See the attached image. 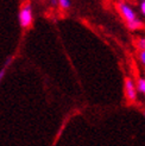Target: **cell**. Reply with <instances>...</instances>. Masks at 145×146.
<instances>
[{"instance_id": "6da1fadb", "label": "cell", "mask_w": 145, "mask_h": 146, "mask_svg": "<svg viewBox=\"0 0 145 146\" xmlns=\"http://www.w3.org/2000/svg\"><path fill=\"white\" fill-rule=\"evenodd\" d=\"M19 24L21 27L27 29L32 25L33 21V13H32V7L30 4H26L20 9L19 11Z\"/></svg>"}, {"instance_id": "7a4b0ae2", "label": "cell", "mask_w": 145, "mask_h": 146, "mask_svg": "<svg viewBox=\"0 0 145 146\" xmlns=\"http://www.w3.org/2000/svg\"><path fill=\"white\" fill-rule=\"evenodd\" d=\"M137 83L133 81L131 77H125L124 80V94L127 101L134 102L137 100Z\"/></svg>"}, {"instance_id": "3957f363", "label": "cell", "mask_w": 145, "mask_h": 146, "mask_svg": "<svg viewBox=\"0 0 145 146\" xmlns=\"http://www.w3.org/2000/svg\"><path fill=\"white\" fill-rule=\"evenodd\" d=\"M118 11L120 13V16L126 21V24L138 18L137 17L136 11L133 10V7L131 5H128L127 3H125V1H119L118 3Z\"/></svg>"}, {"instance_id": "277c9868", "label": "cell", "mask_w": 145, "mask_h": 146, "mask_svg": "<svg viewBox=\"0 0 145 146\" xmlns=\"http://www.w3.org/2000/svg\"><path fill=\"white\" fill-rule=\"evenodd\" d=\"M127 27H128V30H131V31H137V30H140V29L143 27V23H142V20L139 18H137L132 21H130V23L126 24Z\"/></svg>"}, {"instance_id": "5b68a950", "label": "cell", "mask_w": 145, "mask_h": 146, "mask_svg": "<svg viewBox=\"0 0 145 146\" xmlns=\"http://www.w3.org/2000/svg\"><path fill=\"white\" fill-rule=\"evenodd\" d=\"M137 89L145 96V78L144 77H139L137 80Z\"/></svg>"}, {"instance_id": "8992f818", "label": "cell", "mask_w": 145, "mask_h": 146, "mask_svg": "<svg viewBox=\"0 0 145 146\" xmlns=\"http://www.w3.org/2000/svg\"><path fill=\"white\" fill-rule=\"evenodd\" d=\"M57 5H59L62 10H68L71 6V1L70 0H59V4Z\"/></svg>"}, {"instance_id": "52a82bcc", "label": "cell", "mask_w": 145, "mask_h": 146, "mask_svg": "<svg viewBox=\"0 0 145 146\" xmlns=\"http://www.w3.org/2000/svg\"><path fill=\"white\" fill-rule=\"evenodd\" d=\"M136 45L139 50H144L145 49V37H140V38L137 39Z\"/></svg>"}, {"instance_id": "ba28073f", "label": "cell", "mask_w": 145, "mask_h": 146, "mask_svg": "<svg viewBox=\"0 0 145 146\" xmlns=\"http://www.w3.org/2000/svg\"><path fill=\"white\" fill-rule=\"evenodd\" d=\"M138 60H139V62L145 67V49L144 50H139V52H138Z\"/></svg>"}, {"instance_id": "9c48e42d", "label": "cell", "mask_w": 145, "mask_h": 146, "mask_svg": "<svg viewBox=\"0 0 145 146\" xmlns=\"http://www.w3.org/2000/svg\"><path fill=\"white\" fill-rule=\"evenodd\" d=\"M10 62H11V58H10V60H7V62H6V64H5V67H4L1 70H0V82H1L3 77L5 76V72H6V67L10 64Z\"/></svg>"}, {"instance_id": "30bf717a", "label": "cell", "mask_w": 145, "mask_h": 146, "mask_svg": "<svg viewBox=\"0 0 145 146\" xmlns=\"http://www.w3.org/2000/svg\"><path fill=\"white\" fill-rule=\"evenodd\" d=\"M139 10H140L142 14L145 17V0H142V3H140V5H139Z\"/></svg>"}, {"instance_id": "8fae6325", "label": "cell", "mask_w": 145, "mask_h": 146, "mask_svg": "<svg viewBox=\"0 0 145 146\" xmlns=\"http://www.w3.org/2000/svg\"><path fill=\"white\" fill-rule=\"evenodd\" d=\"M50 4H51L53 6H57V4H59V0H50Z\"/></svg>"}, {"instance_id": "7c38bea8", "label": "cell", "mask_w": 145, "mask_h": 146, "mask_svg": "<svg viewBox=\"0 0 145 146\" xmlns=\"http://www.w3.org/2000/svg\"><path fill=\"white\" fill-rule=\"evenodd\" d=\"M144 116H145V112H144Z\"/></svg>"}]
</instances>
